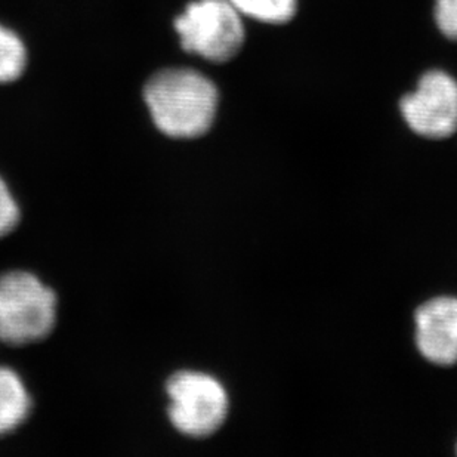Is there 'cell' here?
I'll return each mask as SVG.
<instances>
[{"instance_id": "6da1fadb", "label": "cell", "mask_w": 457, "mask_h": 457, "mask_svg": "<svg viewBox=\"0 0 457 457\" xmlns=\"http://www.w3.org/2000/svg\"><path fill=\"white\" fill-rule=\"evenodd\" d=\"M155 129L170 139H195L211 130L220 96L204 74L190 69L162 70L144 87Z\"/></svg>"}, {"instance_id": "7a4b0ae2", "label": "cell", "mask_w": 457, "mask_h": 457, "mask_svg": "<svg viewBox=\"0 0 457 457\" xmlns=\"http://www.w3.org/2000/svg\"><path fill=\"white\" fill-rule=\"evenodd\" d=\"M60 299L52 286L26 268L0 272V348L37 345L58 324Z\"/></svg>"}, {"instance_id": "3957f363", "label": "cell", "mask_w": 457, "mask_h": 457, "mask_svg": "<svg viewBox=\"0 0 457 457\" xmlns=\"http://www.w3.org/2000/svg\"><path fill=\"white\" fill-rule=\"evenodd\" d=\"M166 418L186 440H206L228 416V394L215 376L195 369H178L164 382Z\"/></svg>"}, {"instance_id": "277c9868", "label": "cell", "mask_w": 457, "mask_h": 457, "mask_svg": "<svg viewBox=\"0 0 457 457\" xmlns=\"http://www.w3.org/2000/svg\"><path fill=\"white\" fill-rule=\"evenodd\" d=\"M182 48L212 62L233 60L245 44L242 13L229 0H195L177 18Z\"/></svg>"}, {"instance_id": "5b68a950", "label": "cell", "mask_w": 457, "mask_h": 457, "mask_svg": "<svg viewBox=\"0 0 457 457\" xmlns=\"http://www.w3.org/2000/svg\"><path fill=\"white\" fill-rule=\"evenodd\" d=\"M400 107L416 134L449 138L457 132V79L443 70L428 71L416 91L403 98Z\"/></svg>"}, {"instance_id": "8992f818", "label": "cell", "mask_w": 457, "mask_h": 457, "mask_svg": "<svg viewBox=\"0 0 457 457\" xmlns=\"http://www.w3.org/2000/svg\"><path fill=\"white\" fill-rule=\"evenodd\" d=\"M416 344L428 361L438 366L457 362V299L436 298L416 312Z\"/></svg>"}, {"instance_id": "52a82bcc", "label": "cell", "mask_w": 457, "mask_h": 457, "mask_svg": "<svg viewBox=\"0 0 457 457\" xmlns=\"http://www.w3.org/2000/svg\"><path fill=\"white\" fill-rule=\"evenodd\" d=\"M33 409L35 400L26 380L13 367L0 362V438L17 432Z\"/></svg>"}, {"instance_id": "ba28073f", "label": "cell", "mask_w": 457, "mask_h": 457, "mask_svg": "<svg viewBox=\"0 0 457 457\" xmlns=\"http://www.w3.org/2000/svg\"><path fill=\"white\" fill-rule=\"evenodd\" d=\"M238 12L256 21L285 24L296 12V0H229Z\"/></svg>"}, {"instance_id": "9c48e42d", "label": "cell", "mask_w": 457, "mask_h": 457, "mask_svg": "<svg viewBox=\"0 0 457 457\" xmlns=\"http://www.w3.org/2000/svg\"><path fill=\"white\" fill-rule=\"evenodd\" d=\"M27 52L13 31L0 26V83L17 80L26 69Z\"/></svg>"}, {"instance_id": "30bf717a", "label": "cell", "mask_w": 457, "mask_h": 457, "mask_svg": "<svg viewBox=\"0 0 457 457\" xmlns=\"http://www.w3.org/2000/svg\"><path fill=\"white\" fill-rule=\"evenodd\" d=\"M22 212L17 195L0 173V238H4L17 229L21 222Z\"/></svg>"}, {"instance_id": "8fae6325", "label": "cell", "mask_w": 457, "mask_h": 457, "mask_svg": "<svg viewBox=\"0 0 457 457\" xmlns=\"http://www.w3.org/2000/svg\"><path fill=\"white\" fill-rule=\"evenodd\" d=\"M436 21L447 39L457 42V0H436Z\"/></svg>"}]
</instances>
